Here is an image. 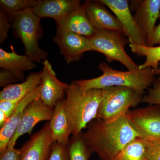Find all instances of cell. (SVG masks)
Segmentation results:
<instances>
[{
  "label": "cell",
  "mask_w": 160,
  "mask_h": 160,
  "mask_svg": "<svg viewBox=\"0 0 160 160\" xmlns=\"http://www.w3.org/2000/svg\"><path fill=\"white\" fill-rule=\"evenodd\" d=\"M19 81L18 78L10 70L1 69L0 70V86L6 87Z\"/></svg>",
  "instance_id": "cell-28"
},
{
  "label": "cell",
  "mask_w": 160,
  "mask_h": 160,
  "mask_svg": "<svg viewBox=\"0 0 160 160\" xmlns=\"http://www.w3.org/2000/svg\"><path fill=\"white\" fill-rule=\"evenodd\" d=\"M40 85L31 93L21 100L11 116L0 131V153L6 150L19 125L25 108L35 100L40 98Z\"/></svg>",
  "instance_id": "cell-16"
},
{
  "label": "cell",
  "mask_w": 160,
  "mask_h": 160,
  "mask_svg": "<svg viewBox=\"0 0 160 160\" xmlns=\"http://www.w3.org/2000/svg\"><path fill=\"white\" fill-rule=\"evenodd\" d=\"M65 100H60L54 106L49 124L53 142L67 146L71 132L65 110Z\"/></svg>",
  "instance_id": "cell-18"
},
{
  "label": "cell",
  "mask_w": 160,
  "mask_h": 160,
  "mask_svg": "<svg viewBox=\"0 0 160 160\" xmlns=\"http://www.w3.org/2000/svg\"><path fill=\"white\" fill-rule=\"evenodd\" d=\"M66 93L65 110L71 134L78 135L96 119L102 89L84 90L73 81L69 85Z\"/></svg>",
  "instance_id": "cell-2"
},
{
  "label": "cell",
  "mask_w": 160,
  "mask_h": 160,
  "mask_svg": "<svg viewBox=\"0 0 160 160\" xmlns=\"http://www.w3.org/2000/svg\"><path fill=\"white\" fill-rule=\"evenodd\" d=\"M98 68L102 72V75L90 79L76 80V82L84 90L123 86L134 89L143 95L157 80L155 70L152 68L121 71L112 69L105 62L101 63Z\"/></svg>",
  "instance_id": "cell-3"
},
{
  "label": "cell",
  "mask_w": 160,
  "mask_h": 160,
  "mask_svg": "<svg viewBox=\"0 0 160 160\" xmlns=\"http://www.w3.org/2000/svg\"><path fill=\"white\" fill-rule=\"evenodd\" d=\"M159 19V24L156 26L151 36L146 43V46L148 47H153L155 45H160V12Z\"/></svg>",
  "instance_id": "cell-32"
},
{
  "label": "cell",
  "mask_w": 160,
  "mask_h": 160,
  "mask_svg": "<svg viewBox=\"0 0 160 160\" xmlns=\"http://www.w3.org/2000/svg\"><path fill=\"white\" fill-rule=\"evenodd\" d=\"M126 117L141 137L149 142L160 141V105L129 110Z\"/></svg>",
  "instance_id": "cell-7"
},
{
  "label": "cell",
  "mask_w": 160,
  "mask_h": 160,
  "mask_svg": "<svg viewBox=\"0 0 160 160\" xmlns=\"http://www.w3.org/2000/svg\"><path fill=\"white\" fill-rule=\"evenodd\" d=\"M8 119L6 113L0 110V128H2Z\"/></svg>",
  "instance_id": "cell-33"
},
{
  "label": "cell",
  "mask_w": 160,
  "mask_h": 160,
  "mask_svg": "<svg viewBox=\"0 0 160 160\" xmlns=\"http://www.w3.org/2000/svg\"><path fill=\"white\" fill-rule=\"evenodd\" d=\"M48 160H70L68 145L63 146L57 142L53 143Z\"/></svg>",
  "instance_id": "cell-26"
},
{
  "label": "cell",
  "mask_w": 160,
  "mask_h": 160,
  "mask_svg": "<svg viewBox=\"0 0 160 160\" xmlns=\"http://www.w3.org/2000/svg\"><path fill=\"white\" fill-rule=\"evenodd\" d=\"M102 89L96 119L113 122L126 116L130 108L142 102L143 95L129 87L112 86Z\"/></svg>",
  "instance_id": "cell-5"
},
{
  "label": "cell",
  "mask_w": 160,
  "mask_h": 160,
  "mask_svg": "<svg viewBox=\"0 0 160 160\" xmlns=\"http://www.w3.org/2000/svg\"><path fill=\"white\" fill-rule=\"evenodd\" d=\"M108 7L117 18L123 29V33L127 37L129 44L146 46L145 38L130 11L127 0H99Z\"/></svg>",
  "instance_id": "cell-10"
},
{
  "label": "cell",
  "mask_w": 160,
  "mask_h": 160,
  "mask_svg": "<svg viewBox=\"0 0 160 160\" xmlns=\"http://www.w3.org/2000/svg\"><path fill=\"white\" fill-rule=\"evenodd\" d=\"M146 154L149 160H160V141H148Z\"/></svg>",
  "instance_id": "cell-29"
},
{
  "label": "cell",
  "mask_w": 160,
  "mask_h": 160,
  "mask_svg": "<svg viewBox=\"0 0 160 160\" xmlns=\"http://www.w3.org/2000/svg\"><path fill=\"white\" fill-rule=\"evenodd\" d=\"M53 112V108L49 107L40 98L35 100L25 108L19 125L9 141L8 147L13 148L21 136L31 134L36 124L43 121H50Z\"/></svg>",
  "instance_id": "cell-9"
},
{
  "label": "cell",
  "mask_w": 160,
  "mask_h": 160,
  "mask_svg": "<svg viewBox=\"0 0 160 160\" xmlns=\"http://www.w3.org/2000/svg\"><path fill=\"white\" fill-rule=\"evenodd\" d=\"M21 149H15L14 147H7L0 155V160H21Z\"/></svg>",
  "instance_id": "cell-30"
},
{
  "label": "cell",
  "mask_w": 160,
  "mask_h": 160,
  "mask_svg": "<svg viewBox=\"0 0 160 160\" xmlns=\"http://www.w3.org/2000/svg\"><path fill=\"white\" fill-rule=\"evenodd\" d=\"M68 148L70 160H89L93 153L83 132L78 135L72 136Z\"/></svg>",
  "instance_id": "cell-23"
},
{
  "label": "cell",
  "mask_w": 160,
  "mask_h": 160,
  "mask_svg": "<svg viewBox=\"0 0 160 160\" xmlns=\"http://www.w3.org/2000/svg\"><path fill=\"white\" fill-rule=\"evenodd\" d=\"M41 71L40 98L47 106L54 108L57 103L64 99L69 84L62 82L57 78L51 64L45 60Z\"/></svg>",
  "instance_id": "cell-12"
},
{
  "label": "cell",
  "mask_w": 160,
  "mask_h": 160,
  "mask_svg": "<svg viewBox=\"0 0 160 160\" xmlns=\"http://www.w3.org/2000/svg\"><path fill=\"white\" fill-rule=\"evenodd\" d=\"M83 5L90 22L97 30H114L123 32L122 27L117 18L99 0L86 1Z\"/></svg>",
  "instance_id": "cell-14"
},
{
  "label": "cell",
  "mask_w": 160,
  "mask_h": 160,
  "mask_svg": "<svg viewBox=\"0 0 160 160\" xmlns=\"http://www.w3.org/2000/svg\"><path fill=\"white\" fill-rule=\"evenodd\" d=\"M20 101H0V110L4 112L9 118L13 113Z\"/></svg>",
  "instance_id": "cell-31"
},
{
  "label": "cell",
  "mask_w": 160,
  "mask_h": 160,
  "mask_svg": "<svg viewBox=\"0 0 160 160\" xmlns=\"http://www.w3.org/2000/svg\"><path fill=\"white\" fill-rule=\"evenodd\" d=\"M53 41L68 64L78 61L85 52L93 51L89 38L71 32L57 29Z\"/></svg>",
  "instance_id": "cell-8"
},
{
  "label": "cell",
  "mask_w": 160,
  "mask_h": 160,
  "mask_svg": "<svg viewBox=\"0 0 160 160\" xmlns=\"http://www.w3.org/2000/svg\"><path fill=\"white\" fill-rule=\"evenodd\" d=\"M35 67V63L28 56L18 54L12 46L10 52L0 48V68L12 72L19 81H24V72Z\"/></svg>",
  "instance_id": "cell-19"
},
{
  "label": "cell",
  "mask_w": 160,
  "mask_h": 160,
  "mask_svg": "<svg viewBox=\"0 0 160 160\" xmlns=\"http://www.w3.org/2000/svg\"><path fill=\"white\" fill-rule=\"evenodd\" d=\"M41 82V71L32 72L23 82L4 88L0 92V101H21L38 87Z\"/></svg>",
  "instance_id": "cell-20"
},
{
  "label": "cell",
  "mask_w": 160,
  "mask_h": 160,
  "mask_svg": "<svg viewBox=\"0 0 160 160\" xmlns=\"http://www.w3.org/2000/svg\"><path fill=\"white\" fill-rule=\"evenodd\" d=\"M93 152L102 160H113L140 135L126 116L113 122L95 119L83 132Z\"/></svg>",
  "instance_id": "cell-1"
},
{
  "label": "cell",
  "mask_w": 160,
  "mask_h": 160,
  "mask_svg": "<svg viewBox=\"0 0 160 160\" xmlns=\"http://www.w3.org/2000/svg\"><path fill=\"white\" fill-rule=\"evenodd\" d=\"M129 7L134 11L133 18L147 43L159 18L160 0L132 1Z\"/></svg>",
  "instance_id": "cell-11"
},
{
  "label": "cell",
  "mask_w": 160,
  "mask_h": 160,
  "mask_svg": "<svg viewBox=\"0 0 160 160\" xmlns=\"http://www.w3.org/2000/svg\"><path fill=\"white\" fill-rule=\"evenodd\" d=\"M156 74L157 75H158L159 77H158V78L157 79L158 81H160V63L159 64V66L158 69H157V70H156L155 71Z\"/></svg>",
  "instance_id": "cell-34"
},
{
  "label": "cell",
  "mask_w": 160,
  "mask_h": 160,
  "mask_svg": "<svg viewBox=\"0 0 160 160\" xmlns=\"http://www.w3.org/2000/svg\"><path fill=\"white\" fill-rule=\"evenodd\" d=\"M132 52L138 56L146 57V61L139 65V69L152 68L157 70L160 63V46L148 47L146 46L129 44Z\"/></svg>",
  "instance_id": "cell-21"
},
{
  "label": "cell",
  "mask_w": 160,
  "mask_h": 160,
  "mask_svg": "<svg viewBox=\"0 0 160 160\" xmlns=\"http://www.w3.org/2000/svg\"><path fill=\"white\" fill-rule=\"evenodd\" d=\"M53 142L49 123L32 135L21 148V160H48Z\"/></svg>",
  "instance_id": "cell-13"
},
{
  "label": "cell",
  "mask_w": 160,
  "mask_h": 160,
  "mask_svg": "<svg viewBox=\"0 0 160 160\" xmlns=\"http://www.w3.org/2000/svg\"><path fill=\"white\" fill-rule=\"evenodd\" d=\"M126 37L122 32L99 30L90 39L93 51L102 53L108 62L118 61L128 70H133L139 66L125 51V46L129 42Z\"/></svg>",
  "instance_id": "cell-6"
},
{
  "label": "cell",
  "mask_w": 160,
  "mask_h": 160,
  "mask_svg": "<svg viewBox=\"0 0 160 160\" xmlns=\"http://www.w3.org/2000/svg\"><path fill=\"white\" fill-rule=\"evenodd\" d=\"M40 20L32 9H28L15 15L11 20L15 37L22 41L26 55L38 63L45 61L48 56L38 43L43 34Z\"/></svg>",
  "instance_id": "cell-4"
},
{
  "label": "cell",
  "mask_w": 160,
  "mask_h": 160,
  "mask_svg": "<svg viewBox=\"0 0 160 160\" xmlns=\"http://www.w3.org/2000/svg\"><path fill=\"white\" fill-rule=\"evenodd\" d=\"M8 16L0 9V44H2L8 37V32L12 27Z\"/></svg>",
  "instance_id": "cell-27"
},
{
  "label": "cell",
  "mask_w": 160,
  "mask_h": 160,
  "mask_svg": "<svg viewBox=\"0 0 160 160\" xmlns=\"http://www.w3.org/2000/svg\"><path fill=\"white\" fill-rule=\"evenodd\" d=\"M57 29L91 38L97 31L90 22L82 4L64 18L56 22Z\"/></svg>",
  "instance_id": "cell-17"
},
{
  "label": "cell",
  "mask_w": 160,
  "mask_h": 160,
  "mask_svg": "<svg viewBox=\"0 0 160 160\" xmlns=\"http://www.w3.org/2000/svg\"><path fill=\"white\" fill-rule=\"evenodd\" d=\"M82 4L79 0H38L32 10L41 19L52 18L56 22L66 17Z\"/></svg>",
  "instance_id": "cell-15"
},
{
  "label": "cell",
  "mask_w": 160,
  "mask_h": 160,
  "mask_svg": "<svg viewBox=\"0 0 160 160\" xmlns=\"http://www.w3.org/2000/svg\"><path fill=\"white\" fill-rule=\"evenodd\" d=\"M148 141L139 137L129 143L113 160H149L146 154Z\"/></svg>",
  "instance_id": "cell-22"
},
{
  "label": "cell",
  "mask_w": 160,
  "mask_h": 160,
  "mask_svg": "<svg viewBox=\"0 0 160 160\" xmlns=\"http://www.w3.org/2000/svg\"><path fill=\"white\" fill-rule=\"evenodd\" d=\"M142 102L148 105H160V81L157 79L143 96Z\"/></svg>",
  "instance_id": "cell-25"
},
{
  "label": "cell",
  "mask_w": 160,
  "mask_h": 160,
  "mask_svg": "<svg viewBox=\"0 0 160 160\" xmlns=\"http://www.w3.org/2000/svg\"><path fill=\"white\" fill-rule=\"evenodd\" d=\"M36 2L35 0H1L0 9L12 20L15 15L27 9H32Z\"/></svg>",
  "instance_id": "cell-24"
}]
</instances>
